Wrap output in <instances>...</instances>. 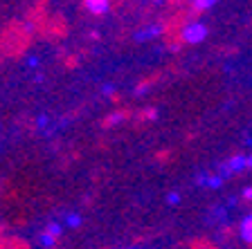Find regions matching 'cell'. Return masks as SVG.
Returning a JSON list of instances; mask_svg holds the SVG:
<instances>
[{"mask_svg": "<svg viewBox=\"0 0 252 249\" xmlns=\"http://www.w3.org/2000/svg\"><path fill=\"white\" fill-rule=\"evenodd\" d=\"M225 218H227V209L225 207L212 209V220H216V222H225Z\"/></svg>", "mask_w": 252, "mask_h": 249, "instance_id": "10", "label": "cell"}, {"mask_svg": "<svg viewBox=\"0 0 252 249\" xmlns=\"http://www.w3.org/2000/svg\"><path fill=\"white\" fill-rule=\"evenodd\" d=\"M248 168H250V171H252V153H250V155H248Z\"/></svg>", "mask_w": 252, "mask_h": 249, "instance_id": "13", "label": "cell"}, {"mask_svg": "<svg viewBox=\"0 0 252 249\" xmlns=\"http://www.w3.org/2000/svg\"><path fill=\"white\" fill-rule=\"evenodd\" d=\"M239 236H241L243 243L252 245V213L243 216V220L239 222Z\"/></svg>", "mask_w": 252, "mask_h": 249, "instance_id": "5", "label": "cell"}, {"mask_svg": "<svg viewBox=\"0 0 252 249\" xmlns=\"http://www.w3.org/2000/svg\"><path fill=\"white\" fill-rule=\"evenodd\" d=\"M196 182H198L200 187H207V189H220L225 180L219 175H210V173H200V175L196 177Z\"/></svg>", "mask_w": 252, "mask_h": 249, "instance_id": "6", "label": "cell"}, {"mask_svg": "<svg viewBox=\"0 0 252 249\" xmlns=\"http://www.w3.org/2000/svg\"><path fill=\"white\" fill-rule=\"evenodd\" d=\"M243 200H252V187L243 189Z\"/></svg>", "mask_w": 252, "mask_h": 249, "instance_id": "11", "label": "cell"}, {"mask_svg": "<svg viewBox=\"0 0 252 249\" xmlns=\"http://www.w3.org/2000/svg\"><path fill=\"white\" fill-rule=\"evenodd\" d=\"M219 0H194V11H207L216 5Z\"/></svg>", "mask_w": 252, "mask_h": 249, "instance_id": "8", "label": "cell"}, {"mask_svg": "<svg viewBox=\"0 0 252 249\" xmlns=\"http://www.w3.org/2000/svg\"><path fill=\"white\" fill-rule=\"evenodd\" d=\"M178 200H180L178 193H171V195H169V202H171V204H178Z\"/></svg>", "mask_w": 252, "mask_h": 249, "instance_id": "12", "label": "cell"}, {"mask_svg": "<svg viewBox=\"0 0 252 249\" xmlns=\"http://www.w3.org/2000/svg\"><path fill=\"white\" fill-rule=\"evenodd\" d=\"M137 119H142V121H153V119H158V110H156V108L142 110V112H137Z\"/></svg>", "mask_w": 252, "mask_h": 249, "instance_id": "9", "label": "cell"}, {"mask_svg": "<svg viewBox=\"0 0 252 249\" xmlns=\"http://www.w3.org/2000/svg\"><path fill=\"white\" fill-rule=\"evenodd\" d=\"M131 110H126V108H117V110H113V112L108 114L104 119V126L106 128H113V126H120V124H124L126 119H131Z\"/></svg>", "mask_w": 252, "mask_h": 249, "instance_id": "3", "label": "cell"}, {"mask_svg": "<svg viewBox=\"0 0 252 249\" xmlns=\"http://www.w3.org/2000/svg\"><path fill=\"white\" fill-rule=\"evenodd\" d=\"M79 63H81V56H79V52H65L61 56V65L65 70H74L79 68Z\"/></svg>", "mask_w": 252, "mask_h": 249, "instance_id": "7", "label": "cell"}, {"mask_svg": "<svg viewBox=\"0 0 252 249\" xmlns=\"http://www.w3.org/2000/svg\"><path fill=\"white\" fill-rule=\"evenodd\" d=\"M84 7L94 16H104L110 11V0H84Z\"/></svg>", "mask_w": 252, "mask_h": 249, "instance_id": "4", "label": "cell"}, {"mask_svg": "<svg viewBox=\"0 0 252 249\" xmlns=\"http://www.w3.org/2000/svg\"><path fill=\"white\" fill-rule=\"evenodd\" d=\"M205 38H207V27L198 21L187 23V25L180 29V41H183L185 45H198Z\"/></svg>", "mask_w": 252, "mask_h": 249, "instance_id": "2", "label": "cell"}, {"mask_svg": "<svg viewBox=\"0 0 252 249\" xmlns=\"http://www.w3.org/2000/svg\"><path fill=\"white\" fill-rule=\"evenodd\" d=\"M34 31L27 23H11L0 36V58H21L30 50Z\"/></svg>", "mask_w": 252, "mask_h": 249, "instance_id": "1", "label": "cell"}]
</instances>
